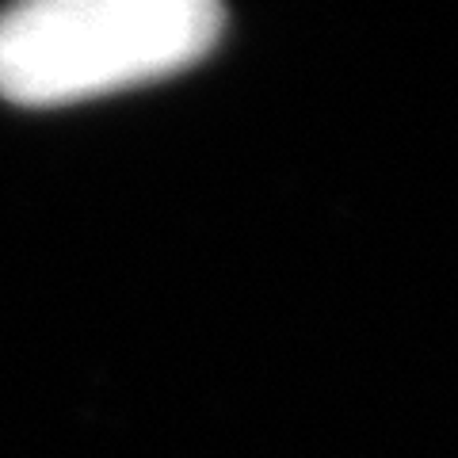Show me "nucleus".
Wrapping results in <instances>:
<instances>
[{"instance_id":"obj_1","label":"nucleus","mask_w":458,"mask_h":458,"mask_svg":"<svg viewBox=\"0 0 458 458\" xmlns=\"http://www.w3.org/2000/svg\"><path fill=\"white\" fill-rule=\"evenodd\" d=\"M207 0H35L0 16V99L65 107L183 73L222 38Z\"/></svg>"}]
</instances>
